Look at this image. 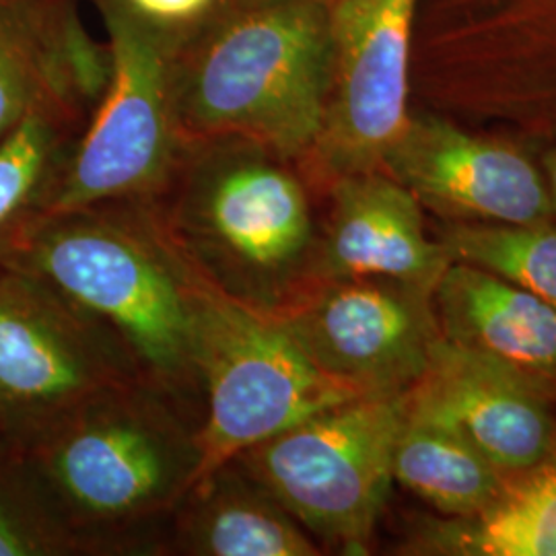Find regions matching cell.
<instances>
[{"instance_id": "obj_3", "label": "cell", "mask_w": 556, "mask_h": 556, "mask_svg": "<svg viewBox=\"0 0 556 556\" xmlns=\"http://www.w3.org/2000/svg\"><path fill=\"white\" fill-rule=\"evenodd\" d=\"M200 418L135 379L87 397L21 447L87 555L161 553L200 478Z\"/></svg>"}, {"instance_id": "obj_5", "label": "cell", "mask_w": 556, "mask_h": 556, "mask_svg": "<svg viewBox=\"0 0 556 556\" xmlns=\"http://www.w3.org/2000/svg\"><path fill=\"white\" fill-rule=\"evenodd\" d=\"M413 105L540 149L556 140V0H420Z\"/></svg>"}, {"instance_id": "obj_14", "label": "cell", "mask_w": 556, "mask_h": 556, "mask_svg": "<svg viewBox=\"0 0 556 556\" xmlns=\"http://www.w3.org/2000/svg\"><path fill=\"white\" fill-rule=\"evenodd\" d=\"M319 199L328 211L319 220L316 280L392 278L435 291L454 262L429 238L417 199L386 172L337 179Z\"/></svg>"}, {"instance_id": "obj_23", "label": "cell", "mask_w": 556, "mask_h": 556, "mask_svg": "<svg viewBox=\"0 0 556 556\" xmlns=\"http://www.w3.org/2000/svg\"><path fill=\"white\" fill-rule=\"evenodd\" d=\"M132 17L176 50L213 25L236 0H116Z\"/></svg>"}, {"instance_id": "obj_13", "label": "cell", "mask_w": 556, "mask_h": 556, "mask_svg": "<svg viewBox=\"0 0 556 556\" xmlns=\"http://www.w3.org/2000/svg\"><path fill=\"white\" fill-rule=\"evenodd\" d=\"M404 406L468 441L503 472L534 466L556 445L551 402L445 338L422 378L404 392Z\"/></svg>"}, {"instance_id": "obj_12", "label": "cell", "mask_w": 556, "mask_h": 556, "mask_svg": "<svg viewBox=\"0 0 556 556\" xmlns=\"http://www.w3.org/2000/svg\"><path fill=\"white\" fill-rule=\"evenodd\" d=\"M383 172L443 223L555 219L534 147L413 105Z\"/></svg>"}, {"instance_id": "obj_9", "label": "cell", "mask_w": 556, "mask_h": 556, "mask_svg": "<svg viewBox=\"0 0 556 556\" xmlns=\"http://www.w3.org/2000/svg\"><path fill=\"white\" fill-rule=\"evenodd\" d=\"M135 379L139 365L105 324L0 258V438L25 447L87 397Z\"/></svg>"}, {"instance_id": "obj_19", "label": "cell", "mask_w": 556, "mask_h": 556, "mask_svg": "<svg viewBox=\"0 0 556 556\" xmlns=\"http://www.w3.org/2000/svg\"><path fill=\"white\" fill-rule=\"evenodd\" d=\"M93 105L52 91L0 140V241L38 215Z\"/></svg>"}, {"instance_id": "obj_16", "label": "cell", "mask_w": 556, "mask_h": 556, "mask_svg": "<svg viewBox=\"0 0 556 556\" xmlns=\"http://www.w3.org/2000/svg\"><path fill=\"white\" fill-rule=\"evenodd\" d=\"M108 73V43L89 36L75 0H0V140L46 93L96 108Z\"/></svg>"}, {"instance_id": "obj_11", "label": "cell", "mask_w": 556, "mask_h": 556, "mask_svg": "<svg viewBox=\"0 0 556 556\" xmlns=\"http://www.w3.org/2000/svg\"><path fill=\"white\" fill-rule=\"evenodd\" d=\"M275 318L319 371L361 396L408 392L443 340L433 291L392 278H321Z\"/></svg>"}, {"instance_id": "obj_10", "label": "cell", "mask_w": 556, "mask_h": 556, "mask_svg": "<svg viewBox=\"0 0 556 556\" xmlns=\"http://www.w3.org/2000/svg\"><path fill=\"white\" fill-rule=\"evenodd\" d=\"M420 0H328L330 85L318 139L299 161L316 197L337 179L383 172L413 110Z\"/></svg>"}, {"instance_id": "obj_6", "label": "cell", "mask_w": 556, "mask_h": 556, "mask_svg": "<svg viewBox=\"0 0 556 556\" xmlns=\"http://www.w3.org/2000/svg\"><path fill=\"white\" fill-rule=\"evenodd\" d=\"M404 394L358 396L233 457L314 538L338 555H369L394 482Z\"/></svg>"}, {"instance_id": "obj_4", "label": "cell", "mask_w": 556, "mask_h": 556, "mask_svg": "<svg viewBox=\"0 0 556 556\" xmlns=\"http://www.w3.org/2000/svg\"><path fill=\"white\" fill-rule=\"evenodd\" d=\"M328 85V0H236L176 54L179 140H256L299 163L318 139Z\"/></svg>"}, {"instance_id": "obj_2", "label": "cell", "mask_w": 556, "mask_h": 556, "mask_svg": "<svg viewBox=\"0 0 556 556\" xmlns=\"http://www.w3.org/2000/svg\"><path fill=\"white\" fill-rule=\"evenodd\" d=\"M0 258L105 324L147 381L192 413L202 408L194 367L197 277L163 238L144 200L38 213L0 241Z\"/></svg>"}, {"instance_id": "obj_22", "label": "cell", "mask_w": 556, "mask_h": 556, "mask_svg": "<svg viewBox=\"0 0 556 556\" xmlns=\"http://www.w3.org/2000/svg\"><path fill=\"white\" fill-rule=\"evenodd\" d=\"M87 555L29 457L0 438V556Z\"/></svg>"}, {"instance_id": "obj_15", "label": "cell", "mask_w": 556, "mask_h": 556, "mask_svg": "<svg viewBox=\"0 0 556 556\" xmlns=\"http://www.w3.org/2000/svg\"><path fill=\"white\" fill-rule=\"evenodd\" d=\"M441 337L556 404V307L454 260L433 291Z\"/></svg>"}, {"instance_id": "obj_24", "label": "cell", "mask_w": 556, "mask_h": 556, "mask_svg": "<svg viewBox=\"0 0 556 556\" xmlns=\"http://www.w3.org/2000/svg\"><path fill=\"white\" fill-rule=\"evenodd\" d=\"M538 163H540V169H542V176L546 181V188H548V194L553 200V208H555L556 215V140L551 144H544L536 151Z\"/></svg>"}, {"instance_id": "obj_1", "label": "cell", "mask_w": 556, "mask_h": 556, "mask_svg": "<svg viewBox=\"0 0 556 556\" xmlns=\"http://www.w3.org/2000/svg\"><path fill=\"white\" fill-rule=\"evenodd\" d=\"M316 192L256 140L186 142L167 188L144 200L163 238L220 295L278 316L312 285Z\"/></svg>"}, {"instance_id": "obj_17", "label": "cell", "mask_w": 556, "mask_h": 556, "mask_svg": "<svg viewBox=\"0 0 556 556\" xmlns=\"http://www.w3.org/2000/svg\"><path fill=\"white\" fill-rule=\"evenodd\" d=\"M165 553L186 556H318L298 519L236 459L206 472L167 523Z\"/></svg>"}, {"instance_id": "obj_8", "label": "cell", "mask_w": 556, "mask_h": 556, "mask_svg": "<svg viewBox=\"0 0 556 556\" xmlns=\"http://www.w3.org/2000/svg\"><path fill=\"white\" fill-rule=\"evenodd\" d=\"M108 31L110 73L40 213L160 197L184 142L174 118L178 50L116 0H93Z\"/></svg>"}, {"instance_id": "obj_7", "label": "cell", "mask_w": 556, "mask_h": 556, "mask_svg": "<svg viewBox=\"0 0 556 556\" xmlns=\"http://www.w3.org/2000/svg\"><path fill=\"white\" fill-rule=\"evenodd\" d=\"M194 367L202 402L200 478L260 441L361 396L319 371L278 318L220 295L199 277Z\"/></svg>"}, {"instance_id": "obj_20", "label": "cell", "mask_w": 556, "mask_h": 556, "mask_svg": "<svg viewBox=\"0 0 556 556\" xmlns=\"http://www.w3.org/2000/svg\"><path fill=\"white\" fill-rule=\"evenodd\" d=\"M394 482L425 501L438 516H472L486 507L509 472L468 441L429 418L406 410L392 462Z\"/></svg>"}, {"instance_id": "obj_18", "label": "cell", "mask_w": 556, "mask_h": 556, "mask_svg": "<svg viewBox=\"0 0 556 556\" xmlns=\"http://www.w3.org/2000/svg\"><path fill=\"white\" fill-rule=\"evenodd\" d=\"M396 553L556 556V445L534 466L509 472L495 498L477 514L415 519Z\"/></svg>"}, {"instance_id": "obj_21", "label": "cell", "mask_w": 556, "mask_h": 556, "mask_svg": "<svg viewBox=\"0 0 556 556\" xmlns=\"http://www.w3.org/2000/svg\"><path fill=\"white\" fill-rule=\"evenodd\" d=\"M439 241L450 258L514 282L556 307V225L443 223Z\"/></svg>"}]
</instances>
